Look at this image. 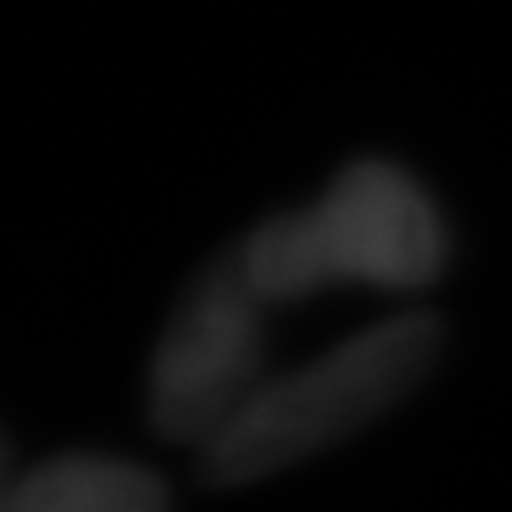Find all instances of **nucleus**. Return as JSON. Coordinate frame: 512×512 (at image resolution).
I'll return each mask as SVG.
<instances>
[{
	"instance_id": "nucleus-1",
	"label": "nucleus",
	"mask_w": 512,
	"mask_h": 512,
	"mask_svg": "<svg viewBox=\"0 0 512 512\" xmlns=\"http://www.w3.org/2000/svg\"><path fill=\"white\" fill-rule=\"evenodd\" d=\"M234 259L269 309L348 284L408 294L443 274L448 224L408 170L353 160L314 204L254 224Z\"/></svg>"
},
{
	"instance_id": "nucleus-2",
	"label": "nucleus",
	"mask_w": 512,
	"mask_h": 512,
	"mask_svg": "<svg viewBox=\"0 0 512 512\" xmlns=\"http://www.w3.org/2000/svg\"><path fill=\"white\" fill-rule=\"evenodd\" d=\"M438 353L443 324L433 314H393L294 373L264 378L244 413L199 448L204 478L214 488H244L334 448L403 403L433 373Z\"/></svg>"
},
{
	"instance_id": "nucleus-3",
	"label": "nucleus",
	"mask_w": 512,
	"mask_h": 512,
	"mask_svg": "<svg viewBox=\"0 0 512 512\" xmlns=\"http://www.w3.org/2000/svg\"><path fill=\"white\" fill-rule=\"evenodd\" d=\"M264 319L269 304L239 269L234 249L184 289L150 358V418L165 438L199 453L244 413L269 378Z\"/></svg>"
},
{
	"instance_id": "nucleus-4",
	"label": "nucleus",
	"mask_w": 512,
	"mask_h": 512,
	"mask_svg": "<svg viewBox=\"0 0 512 512\" xmlns=\"http://www.w3.org/2000/svg\"><path fill=\"white\" fill-rule=\"evenodd\" d=\"M0 512H170V488L130 458L60 453L0 473Z\"/></svg>"
},
{
	"instance_id": "nucleus-5",
	"label": "nucleus",
	"mask_w": 512,
	"mask_h": 512,
	"mask_svg": "<svg viewBox=\"0 0 512 512\" xmlns=\"http://www.w3.org/2000/svg\"><path fill=\"white\" fill-rule=\"evenodd\" d=\"M0 473H5V448H0Z\"/></svg>"
}]
</instances>
